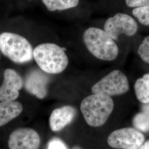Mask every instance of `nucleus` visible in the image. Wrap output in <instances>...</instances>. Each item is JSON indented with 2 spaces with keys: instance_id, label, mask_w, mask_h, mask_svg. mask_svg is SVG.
Wrapping results in <instances>:
<instances>
[{
  "instance_id": "nucleus-1",
  "label": "nucleus",
  "mask_w": 149,
  "mask_h": 149,
  "mask_svg": "<svg viewBox=\"0 0 149 149\" xmlns=\"http://www.w3.org/2000/svg\"><path fill=\"white\" fill-rule=\"evenodd\" d=\"M83 40L88 50L96 58L111 61L117 58V45L104 30L90 27L84 33Z\"/></svg>"
},
{
  "instance_id": "nucleus-2",
  "label": "nucleus",
  "mask_w": 149,
  "mask_h": 149,
  "mask_svg": "<svg viewBox=\"0 0 149 149\" xmlns=\"http://www.w3.org/2000/svg\"><path fill=\"white\" fill-rule=\"evenodd\" d=\"M114 106V102L111 97L93 94L82 101L80 109L90 126L98 127L106 123L112 114Z\"/></svg>"
},
{
  "instance_id": "nucleus-3",
  "label": "nucleus",
  "mask_w": 149,
  "mask_h": 149,
  "mask_svg": "<svg viewBox=\"0 0 149 149\" xmlns=\"http://www.w3.org/2000/svg\"><path fill=\"white\" fill-rule=\"evenodd\" d=\"M33 57L41 70L48 74L62 72L69 64L64 48L53 43L38 45L33 50Z\"/></svg>"
},
{
  "instance_id": "nucleus-4",
  "label": "nucleus",
  "mask_w": 149,
  "mask_h": 149,
  "mask_svg": "<svg viewBox=\"0 0 149 149\" xmlns=\"http://www.w3.org/2000/svg\"><path fill=\"white\" fill-rule=\"evenodd\" d=\"M0 52L17 64L29 62L33 58L31 44L25 38L13 32L0 33Z\"/></svg>"
},
{
  "instance_id": "nucleus-5",
  "label": "nucleus",
  "mask_w": 149,
  "mask_h": 149,
  "mask_svg": "<svg viewBox=\"0 0 149 149\" xmlns=\"http://www.w3.org/2000/svg\"><path fill=\"white\" fill-rule=\"evenodd\" d=\"M129 89L128 78L118 70L112 71L92 87L93 94L118 96L125 93Z\"/></svg>"
},
{
  "instance_id": "nucleus-6",
  "label": "nucleus",
  "mask_w": 149,
  "mask_h": 149,
  "mask_svg": "<svg viewBox=\"0 0 149 149\" xmlns=\"http://www.w3.org/2000/svg\"><path fill=\"white\" fill-rule=\"evenodd\" d=\"M145 136L139 130L133 128H121L109 134L108 145L114 149H138L144 143Z\"/></svg>"
},
{
  "instance_id": "nucleus-7",
  "label": "nucleus",
  "mask_w": 149,
  "mask_h": 149,
  "mask_svg": "<svg viewBox=\"0 0 149 149\" xmlns=\"http://www.w3.org/2000/svg\"><path fill=\"white\" fill-rule=\"evenodd\" d=\"M104 31L114 40H117L121 34L129 37L134 36L138 31V25L131 16L124 13H118L107 20Z\"/></svg>"
},
{
  "instance_id": "nucleus-8",
  "label": "nucleus",
  "mask_w": 149,
  "mask_h": 149,
  "mask_svg": "<svg viewBox=\"0 0 149 149\" xmlns=\"http://www.w3.org/2000/svg\"><path fill=\"white\" fill-rule=\"evenodd\" d=\"M40 138L39 134L31 128H18L10 135V149H39Z\"/></svg>"
},
{
  "instance_id": "nucleus-9",
  "label": "nucleus",
  "mask_w": 149,
  "mask_h": 149,
  "mask_svg": "<svg viewBox=\"0 0 149 149\" xmlns=\"http://www.w3.org/2000/svg\"><path fill=\"white\" fill-rule=\"evenodd\" d=\"M23 85L21 76L12 69H7L3 73V81L0 86V102L15 101Z\"/></svg>"
},
{
  "instance_id": "nucleus-10",
  "label": "nucleus",
  "mask_w": 149,
  "mask_h": 149,
  "mask_svg": "<svg viewBox=\"0 0 149 149\" xmlns=\"http://www.w3.org/2000/svg\"><path fill=\"white\" fill-rule=\"evenodd\" d=\"M48 74L39 70L30 71L24 81L25 89L39 99L44 98L47 95V86L50 80Z\"/></svg>"
},
{
  "instance_id": "nucleus-11",
  "label": "nucleus",
  "mask_w": 149,
  "mask_h": 149,
  "mask_svg": "<svg viewBox=\"0 0 149 149\" xmlns=\"http://www.w3.org/2000/svg\"><path fill=\"white\" fill-rule=\"evenodd\" d=\"M76 115V110L71 106H65L54 109L50 114L49 125L53 132L63 129L72 122Z\"/></svg>"
},
{
  "instance_id": "nucleus-12",
  "label": "nucleus",
  "mask_w": 149,
  "mask_h": 149,
  "mask_svg": "<svg viewBox=\"0 0 149 149\" xmlns=\"http://www.w3.org/2000/svg\"><path fill=\"white\" fill-rule=\"evenodd\" d=\"M23 107L19 102H0V127L18 117L23 111Z\"/></svg>"
},
{
  "instance_id": "nucleus-13",
  "label": "nucleus",
  "mask_w": 149,
  "mask_h": 149,
  "mask_svg": "<svg viewBox=\"0 0 149 149\" xmlns=\"http://www.w3.org/2000/svg\"><path fill=\"white\" fill-rule=\"evenodd\" d=\"M134 90L139 101L144 104L149 103V73L136 81Z\"/></svg>"
},
{
  "instance_id": "nucleus-14",
  "label": "nucleus",
  "mask_w": 149,
  "mask_h": 149,
  "mask_svg": "<svg viewBox=\"0 0 149 149\" xmlns=\"http://www.w3.org/2000/svg\"><path fill=\"white\" fill-rule=\"evenodd\" d=\"M48 10L63 11L76 7L79 0H42Z\"/></svg>"
},
{
  "instance_id": "nucleus-15",
  "label": "nucleus",
  "mask_w": 149,
  "mask_h": 149,
  "mask_svg": "<svg viewBox=\"0 0 149 149\" xmlns=\"http://www.w3.org/2000/svg\"><path fill=\"white\" fill-rule=\"evenodd\" d=\"M134 126L143 132H149V103L143 107V111L138 113L133 120Z\"/></svg>"
},
{
  "instance_id": "nucleus-16",
  "label": "nucleus",
  "mask_w": 149,
  "mask_h": 149,
  "mask_svg": "<svg viewBox=\"0 0 149 149\" xmlns=\"http://www.w3.org/2000/svg\"><path fill=\"white\" fill-rule=\"evenodd\" d=\"M132 13L141 24L149 26V6L135 8Z\"/></svg>"
},
{
  "instance_id": "nucleus-17",
  "label": "nucleus",
  "mask_w": 149,
  "mask_h": 149,
  "mask_svg": "<svg viewBox=\"0 0 149 149\" xmlns=\"http://www.w3.org/2000/svg\"><path fill=\"white\" fill-rule=\"evenodd\" d=\"M138 53L143 61L149 64V36L145 38L139 45Z\"/></svg>"
},
{
  "instance_id": "nucleus-18",
  "label": "nucleus",
  "mask_w": 149,
  "mask_h": 149,
  "mask_svg": "<svg viewBox=\"0 0 149 149\" xmlns=\"http://www.w3.org/2000/svg\"><path fill=\"white\" fill-rule=\"evenodd\" d=\"M47 149H68V148L62 140L54 138L48 142Z\"/></svg>"
},
{
  "instance_id": "nucleus-19",
  "label": "nucleus",
  "mask_w": 149,
  "mask_h": 149,
  "mask_svg": "<svg viewBox=\"0 0 149 149\" xmlns=\"http://www.w3.org/2000/svg\"><path fill=\"white\" fill-rule=\"evenodd\" d=\"M127 6L130 8H137L149 6V0H125Z\"/></svg>"
},
{
  "instance_id": "nucleus-20",
  "label": "nucleus",
  "mask_w": 149,
  "mask_h": 149,
  "mask_svg": "<svg viewBox=\"0 0 149 149\" xmlns=\"http://www.w3.org/2000/svg\"><path fill=\"white\" fill-rule=\"evenodd\" d=\"M138 149H149V140L143 143Z\"/></svg>"
},
{
  "instance_id": "nucleus-21",
  "label": "nucleus",
  "mask_w": 149,
  "mask_h": 149,
  "mask_svg": "<svg viewBox=\"0 0 149 149\" xmlns=\"http://www.w3.org/2000/svg\"><path fill=\"white\" fill-rule=\"evenodd\" d=\"M71 149H82V148H81L80 146H74Z\"/></svg>"
},
{
  "instance_id": "nucleus-22",
  "label": "nucleus",
  "mask_w": 149,
  "mask_h": 149,
  "mask_svg": "<svg viewBox=\"0 0 149 149\" xmlns=\"http://www.w3.org/2000/svg\"><path fill=\"white\" fill-rule=\"evenodd\" d=\"M0 56H1V55H0Z\"/></svg>"
}]
</instances>
